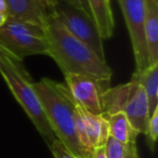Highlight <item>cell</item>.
<instances>
[{
    "label": "cell",
    "instance_id": "1",
    "mask_svg": "<svg viewBox=\"0 0 158 158\" xmlns=\"http://www.w3.org/2000/svg\"><path fill=\"white\" fill-rule=\"evenodd\" d=\"M44 31L48 55L54 60L64 75H81L110 86L113 72L107 62L100 59L86 44L68 33L52 13Z\"/></svg>",
    "mask_w": 158,
    "mask_h": 158
},
{
    "label": "cell",
    "instance_id": "2",
    "mask_svg": "<svg viewBox=\"0 0 158 158\" xmlns=\"http://www.w3.org/2000/svg\"><path fill=\"white\" fill-rule=\"evenodd\" d=\"M34 89L55 138L75 158H92V155H87L82 151L77 139L76 102L66 85L44 77L34 84Z\"/></svg>",
    "mask_w": 158,
    "mask_h": 158
},
{
    "label": "cell",
    "instance_id": "3",
    "mask_svg": "<svg viewBox=\"0 0 158 158\" xmlns=\"http://www.w3.org/2000/svg\"><path fill=\"white\" fill-rule=\"evenodd\" d=\"M0 75L37 131L48 145H50L56 138L35 92V82L33 81L29 73L25 69L22 61L2 48H0Z\"/></svg>",
    "mask_w": 158,
    "mask_h": 158
},
{
    "label": "cell",
    "instance_id": "4",
    "mask_svg": "<svg viewBox=\"0 0 158 158\" xmlns=\"http://www.w3.org/2000/svg\"><path fill=\"white\" fill-rule=\"evenodd\" d=\"M123 112L131 127L139 134H145L149 119L148 102L143 87L131 79L125 85L110 88L102 94V114L110 115Z\"/></svg>",
    "mask_w": 158,
    "mask_h": 158
},
{
    "label": "cell",
    "instance_id": "5",
    "mask_svg": "<svg viewBox=\"0 0 158 158\" xmlns=\"http://www.w3.org/2000/svg\"><path fill=\"white\" fill-rule=\"evenodd\" d=\"M0 48L21 61L29 55H48L44 27L10 16L0 27Z\"/></svg>",
    "mask_w": 158,
    "mask_h": 158
},
{
    "label": "cell",
    "instance_id": "6",
    "mask_svg": "<svg viewBox=\"0 0 158 158\" xmlns=\"http://www.w3.org/2000/svg\"><path fill=\"white\" fill-rule=\"evenodd\" d=\"M51 13L62 23L68 33L86 44L100 59L106 61L103 39L100 36L92 19L75 9L64 0H56Z\"/></svg>",
    "mask_w": 158,
    "mask_h": 158
},
{
    "label": "cell",
    "instance_id": "7",
    "mask_svg": "<svg viewBox=\"0 0 158 158\" xmlns=\"http://www.w3.org/2000/svg\"><path fill=\"white\" fill-rule=\"evenodd\" d=\"M126 21L132 51L134 55L135 70L140 74L148 67V55L144 37V24L146 16L147 0H117Z\"/></svg>",
    "mask_w": 158,
    "mask_h": 158
},
{
    "label": "cell",
    "instance_id": "8",
    "mask_svg": "<svg viewBox=\"0 0 158 158\" xmlns=\"http://www.w3.org/2000/svg\"><path fill=\"white\" fill-rule=\"evenodd\" d=\"M64 77L66 87L74 101L88 112L94 115H101L102 94L110 88V86L81 75L66 74Z\"/></svg>",
    "mask_w": 158,
    "mask_h": 158
},
{
    "label": "cell",
    "instance_id": "9",
    "mask_svg": "<svg viewBox=\"0 0 158 158\" xmlns=\"http://www.w3.org/2000/svg\"><path fill=\"white\" fill-rule=\"evenodd\" d=\"M10 18L44 27L51 12L41 0H5Z\"/></svg>",
    "mask_w": 158,
    "mask_h": 158
},
{
    "label": "cell",
    "instance_id": "10",
    "mask_svg": "<svg viewBox=\"0 0 158 158\" xmlns=\"http://www.w3.org/2000/svg\"><path fill=\"white\" fill-rule=\"evenodd\" d=\"M80 107L85 133L88 140L89 146L92 151L99 147H104L110 138L108 123L102 115H94L85 108Z\"/></svg>",
    "mask_w": 158,
    "mask_h": 158
},
{
    "label": "cell",
    "instance_id": "11",
    "mask_svg": "<svg viewBox=\"0 0 158 158\" xmlns=\"http://www.w3.org/2000/svg\"><path fill=\"white\" fill-rule=\"evenodd\" d=\"M91 18L103 40L110 39L114 34L115 21L110 0H87Z\"/></svg>",
    "mask_w": 158,
    "mask_h": 158
},
{
    "label": "cell",
    "instance_id": "12",
    "mask_svg": "<svg viewBox=\"0 0 158 158\" xmlns=\"http://www.w3.org/2000/svg\"><path fill=\"white\" fill-rule=\"evenodd\" d=\"M144 37L148 55V66L158 64V5L147 0Z\"/></svg>",
    "mask_w": 158,
    "mask_h": 158
},
{
    "label": "cell",
    "instance_id": "13",
    "mask_svg": "<svg viewBox=\"0 0 158 158\" xmlns=\"http://www.w3.org/2000/svg\"><path fill=\"white\" fill-rule=\"evenodd\" d=\"M108 123L110 136L123 144L135 143L139 133L131 127L125 113L117 112L110 115H102Z\"/></svg>",
    "mask_w": 158,
    "mask_h": 158
},
{
    "label": "cell",
    "instance_id": "14",
    "mask_svg": "<svg viewBox=\"0 0 158 158\" xmlns=\"http://www.w3.org/2000/svg\"><path fill=\"white\" fill-rule=\"evenodd\" d=\"M131 79L136 80L144 89L148 102L149 114L152 115L158 107V64L148 66L140 74H133Z\"/></svg>",
    "mask_w": 158,
    "mask_h": 158
},
{
    "label": "cell",
    "instance_id": "15",
    "mask_svg": "<svg viewBox=\"0 0 158 158\" xmlns=\"http://www.w3.org/2000/svg\"><path fill=\"white\" fill-rule=\"evenodd\" d=\"M104 148L107 158H140L136 143L123 144L110 136Z\"/></svg>",
    "mask_w": 158,
    "mask_h": 158
},
{
    "label": "cell",
    "instance_id": "16",
    "mask_svg": "<svg viewBox=\"0 0 158 158\" xmlns=\"http://www.w3.org/2000/svg\"><path fill=\"white\" fill-rule=\"evenodd\" d=\"M145 135H146V140L148 143V146L153 151L155 143L157 141L158 136V107L149 116L148 123H147L146 131H145Z\"/></svg>",
    "mask_w": 158,
    "mask_h": 158
},
{
    "label": "cell",
    "instance_id": "17",
    "mask_svg": "<svg viewBox=\"0 0 158 158\" xmlns=\"http://www.w3.org/2000/svg\"><path fill=\"white\" fill-rule=\"evenodd\" d=\"M49 147H50L51 153L54 158H75L57 139L53 140L49 145Z\"/></svg>",
    "mask_w": 158,
    "mask_h": 158
},
{
    "label": "cell",
    "instance_id": "18",
    "mask_svg": "<svg viewBox=\"0 0 158 158\" xmlns=\"http://www.w3.org/2000/svg\"><path fill=\"white\" fill-rule=\"evenodd\" d=\"M64 1L67 2L68 5H70L72 7H74L75 9L81 11L82 13L88 15L89 18H91V12H90V9H89V5L87 0H64Z\"/></svg>",
    "mask_w": 158,
    "mask_h": 158
},
{
    "label": "cell",
    "instance_id": "19",
    "mask_svg": "<svg viewBox=\"0 0 158 158\" xmlns=\"http://www.w3.org/2000/svg\"><path fill=\"white\" fill-rule=\"evenodd\" d=\"M92 158H107L105 154V148L104 147H99L93 151Z\"/></svg>",
    "mask_w": 158,
    "mask_h": 158
},
{
    "label": "cell",
    "instance_id": "20",
    "mask_svg": "<svg viewBox=\"0 0 158 158\" xmlns=\"http://www.w3.org/2000/svg\"><path fill=\"white\" fill-rule=\"evenodd\" d=\"M41 2L44 3V6L51 12L52 8L54 7L55 2H56V0H41Z\"/></svg>",
    "mask_w": 158,
    "mask_h": 158
},
{
    "label": "cell",
    "instance_id": "21",
    "mask_svg": "<svg viewBox=\"0 0 158 158\" xmlns=\"http://www.w3.org/2000/svg\"><path fill=\"white\" fill-rule=\"evenodd\" d=\"M0 12L8 16L7 14V5H6V1L5 0H0Z\"/></svg>",
    "mask_w": 158,
    "mask_h": 158
},
{
    "label": "cell",
    "instance_id": "22",
    "mask_svg": "<svg viewBox=\"0 0 158 158\" xmlns=\"http://www.w3.org/2000/svg\"><path fill=\"white\" fill-rule=\"evenodd\" d=\"M7 18H8V16L6 15V14H3V13H1V12H0V27H1L3 25V23L6 22Z\"/></svg>",
    "mask_w": 158,
    "mask_h": 158
},
{
    "label": "cell",
    "instance_id": "23",
    "mask_svg": "<svg viewBox=\"0 0 158 158\" xmlns=\"http://www.w3.org/2000/svg\"><path fill=\"white\" fill-rule=\"evenodd\" d=\"M149 1H152V2L155 3V5H158V0H149Z\"/></svg>",
    "mask_w": 158,
    "mask_h": 158
}]
</instances>
